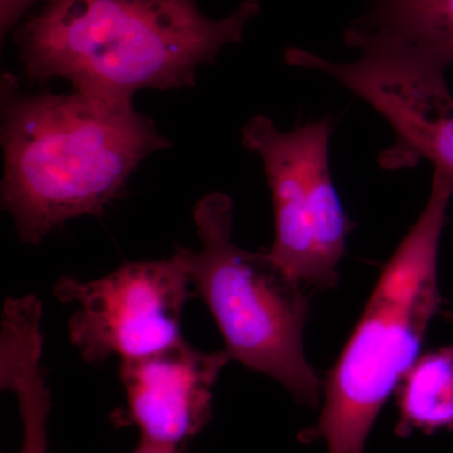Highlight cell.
I'll use <instances>...</instances> for the list:
<instances>
[{
	"mask_svg": "<svg viewBox=\"0 0 453 453\" xmlns=\"http://www.w3.org/2000/svg\"><path fill=\"white\" fill-rule=\"evenodd\" d=\"M258 0L211 19L196 0H49L18 28L23 73L32 81L64 79L73 91L133 103L142 89L196 85V70L242 40Z\"/></svg>",
	"mask_w": 453,
	"mask_h": 453,
	"instance_id": "1",
	"label": "cell"
},
{
	"mask_svg": "<svg viewBox=\"0 0 453 453\" xmlns=\"http://www.w3.org/2000/svg\"><path fill=\"white\" fill-rule=\"evenodd\" d=\"M2 203L20 241L38 244L57 226L100 216L140 163L169 148L133 103L70 95L20 94L2 81Z\"/></svg>",
	"mask_w": 453,
	"mask_h": 453,
	"instance_id": "2",
	"label": "cell"
},
{
	"mask_svg": "<svg viewBox=\"0 0 453 453\" xmlns=\"http://www.w3.org/2000/svg\"><path fill=\"white\" fill-rule=\"evenodd\" d=\"M452 196L453 178L434 169L427 204L381 271L327 374L320 417L301 432V442L324 441L327 453H365L378 414L418 359L429 324L442 306L438 253Z\"/></svg>",
	"mask_w": 453,
	"mask_h": 453,
	"instance_id": "3",
	"label": "cell"
},
{
	"mask_svg": "<svg viewBox=\"0 0 453 453\" xmlns=\"http://www.w3.org/2000/svg\"><path fill=\"white\" fill-rule=\"evenodd\" d=\"M195 222L201 247H177L174 256L219 325L225 350L232 360L281 383L300 403L315 407L321 381L303 350L305 286L277 266L268 252L234 244V202L225 193L199 201Z\"/></svg>",
	"mask_w": 453,
	"mask_h": 453,
	"instance_id": "4",
	"label": "cell"
},
{
	"mask_svg": "<svg viewBox=\"0 0 453 453\" xmlns=\"http://www.w3.org/2000/svg\"><path fill=\"white\" fill-rule=\"evenodd\" d=\"M327 119L292 131L264 115L247 121L242 142L264 163L275 208L271 259L301 285L330 290L339 280L354 223L345 213L330 170Z\"/></svg>",
	"mask_w": 453,
	"mask_h": 453,
	"instance_id": "5",
	"label": "cell"
},
{
	"mask_svg": "<svg viewBox=\"0 0 453 453\" xmlns=\"http://www.w3.org/2000/svg\"><path fill=\"white\" fill-rule=\"evenodd\" d=\"M360 57L336 64L301 49L286 50V62L329 74L380 112L396 135L381 154L387 169H403L429 160L453 178V96L446 68L419 50L359 27L345 32Z\"/></svg>",
	"mask_w": 453,
	"mask_h": 453,
	"instance_id": "6",
	"label": "cell"
},
{
	"mask_svg": "<svg viewBox=\"0 0 453 453\" xmlns=\"http://www.w3.org/2000/svg\"><path fill=\"white\" fill-rule=\"evenodd\" d=\"M190 282L174 255L162 261L127 262L95 281L65 276L55 295L74 305L68 335L88 363L150 356L181 342L180 323Z\"/></svg>",
	"mask_w": 453,
	"mask_h": 453,
	"instance_id": "7",
	"label": "cell"
},
{
	"mask_svg": "<svg viewBox=\"0 0 453 453\" xmlns=\"http://www.w3.org/2000/svg\"><path fill=\"white\" fill-rule=\"evenodd\" d=\"M231 360L226 350L205 353L181 340L121 362L127 407L113 414V423L135 426L140 440L184 449L210 423L214 386Z\"/></svg>",
	"mask_w": 453,
	"mask_h": 453,
	"instance_id": "8",
	"label": "cell"
},
{
	"mask_svg": "<svg viewBox=\"0 0 453 453\" xmlns=\"http://www.w3.org/2000/svg\"><path fill=\"white\" fill-rule=\"evenodd\" d=\"M42 306L37 301H11L0 327V387L17 396L23 423L20 453H49L47 422L50 392L42 366Z\"/></svg>",
	"mask_w": 453,
	"mask_h": 453,
	"instance_id": "9",
	"label": "cell"
},
{
	"mask_svg": "<svg viewBox=\"0 0 453 453\" xmlns=\"http://www.w3.org/2000/svg\"><path fill=\"white\" fill-rule=\"evenodd\" d=\"M395 390L396 436L453 431V345L419 357Z\"/></svg>",
	"mask_w": 453,
	"mask_h": 453,
	"instance_id": "10",
	"label": "cell"
},
{
	"mask_svg": "<svg viewBox=\"0 0 453 453\" xmlns=\"http://www.w3.org/2000/svg\"><path fill=\"white\" fill-rule=\"evenodd\" d=\"M357 27L419 50L446 70L453 65V0H372Z\"/></svg>",
	"mask_w": 453,
	"mask_h": 453,
	"instance_id": "11",
	"label": "cell"
},
{
	"mask_svg": "<svg viewBox=\"0 0 453 453\" xmlns=\"http://www.w3.org/2000/svg\"><path fill=\"white\" fill-rule=\"evenodd\" d=\"M35 2L38 0H0V27L3 37Z\"/></svg>",
	"mask_w": 453,
	"mask_h": 453,
	"instance_id": "12",
	"label": "cell"
},
{
	"mask_svg": "<svg viewBox=\"0 0 453 453\" xmlns=\"http://www.w3.org/2000/svg\"><path fill=\"white\" fill-rule=\"evenodd\" d=\"M131 453H186L180 447L163 446L140 440L138 447Z\"/></svg>",
	"mask_w": 453,
	"mask_h": 453,
	"instance_id": "13",
	"label": "cell"
}]
</instances>
